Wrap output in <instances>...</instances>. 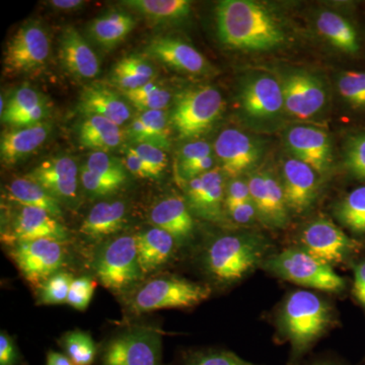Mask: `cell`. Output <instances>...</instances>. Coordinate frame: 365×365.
Here are the masks:
<instances>
[{
    "mask_svg": "<svg viewBox=\"0 0 365 365\" xmlns=\"http://www.w3.org/2000/svg\"><path fill=\"white\" fill-rule=\"evenodd\" d=\"M216 31L234 49L268 51L284 44L287 36L272 11L250 0H222L215 9Z\"/></svg>",
    "mask_w": 365,
    "mask_h": 365,
    "instance_id": "6da1fadb",
    "label": "cell"
},
{
    "mask_svg": "<svg viewBox=\"0 0 365 365\" xmlns=\"http://www.w3.org/2000/svg\"><path fill=\"white\" fill-rule=\"evenodd\" d=\"M334 322L327 300L309 290L287 295L278 314L281 335L292 346V359L299 361L325 335Z\"/></svg>",
    "mask_w": 365,
    "mask_h": 365,
    "instance_id": "7a4b0ae2",
    "label": "cell"
},
{
    "mask_svg": "<svg viewBox=\"0 0 365 365\" xmlns=\"http://www.w3.org/2000/svg\"><path fill=\"white\" fill-rule=\"evenodd\" d=\"M269 251L267 240L254 232L222 235L209 245L204 254V268L220 285L240 282L263 265Z\"/></svg>",
    "mask_w": 365,
    "mask_h": 365,
    "instance_id": "3957f363",
    "label": "cell"
},
{
    "mask_svg": "<svg viewBox=\"0 0 365 365\" xmlns=\"http://www.w3.org/2000/svg\"><path fill=\"white\" fill-rule=\"evenodd\" d=\"M237 102L242 122L256 133H273L288 118L279 79L269 72L244 74L237 86Z\"/></svg>",
    "mask_w": 365,
    "mask_h": 365,
    "instance_id": "277c9868",
    "label": "cell"
},
{
    "mask_svg": "<svg viewBox=\"0 0 365 365\" xmlns=\"http://www.w3.org/2000/svg\"><path fill=\"white\" fill-rule=\"evenodd\" d=\"M263 267L281 279L321 292L340 294L346 280L332 266L312 256L304 249H287L266 259Z\"/></svg>",
    "mask_w": 365,
    "mask_h": 365,
    "instance_id": "5b68a950",
    "label": "cell"
},
{
    "mask_svg": "<svg viewBox=\"0 0 365 365\" xmlns=\"http://www.w3.org/2000/svg\"><path fill=\"white\" fill-rule=\"evenodd\" d=\"M225 100L210 86L189 88L178 95L170 112V123L181 139L203 135L222 116Z\"/></svg>",
    "mask_w": 365,
    "mask_h": 365,
    "instance_id": "8992f818",
    "label": "cell"
},
{
    "mask_svg": "<svg viewBox=\"0 0 365 365\" xmlns=\"http://www.w3.org/2000/svg\"><path fill=\"white\" fill-rule=\"evenodd\" d=\"M211 294L210 287L176 277H160L148 281L132 295L129 309L140 314L168 309H188L198 306Z\"/></svg>",
    "mask_w": 365,
    "mask_h": 365,
    "instance_id": "52a82bcc",
    "label": "cell"
},
{
    "mask_svg": "<svg viewBox=\"0 0 365 365\" xmlns=\"http://www.w3.org/2000/svg\"><path fill=\"white\" fill-rule=\"evenodd\" d=\"M98 360V365H163L162 335L151 327H131L108 340Z\"/></svg>",
    "mask_w": 365,
    "mask_h": 365,
    "instance_id": "ba28073f",
    "label": "cell"
},
{
    "mask_svg": "<svg viewBox=\"0 0 365 365\" xmlns=\"http://www.w3.org/2000/svg\"><path fill=\"white\" fill-rule=\"evenodd\" d=\"M93 269L103 287L122 292L143 277L137 257L135 235H121L98 250Z\"/></svg>",
    "mask_w": 365,
    "mask_h": 365,
    "instance_id": "9c48e42d",
    "label": "cell"
},
{
    "mask_svg": "<svg viewBox=\"0 0 365 365\" xmlns=\"http://www.w3.org/2000/svg\"><path fill=\"white\" fill-rule=\"evenodd\" d=\"M277 78L282 88L287 117L307 121L325 111L329 102L328 88L314 72L300 68L281 69Z\"/></svg>",
    "mask_w": 365,
    "mask_h": 365,
    "instance_id": "30bf717a",
    "label": "cell"
},
{
    "mask_svg": "<svg viewBox=\"0 0 365 365\" xmlns=\"http://www.w3.org/2000/svg\"><path fill=\"white\" fill-rule=\"evenodd\" d=\"M213 148L225 176L234 179L258 169L266 153L265 141L237 128L223 129Z\"/></svg>",
    "mask_w": 365,
    "mask_h": 365,
    "instance_id": "8fae6325",
    "label": "cell"
},
{
    "mask_svg": "<svg viewBox=\"0 0 365 365\" xmlns=\"http://www.w3.org/2000/svg\"><path fill=\"white\" fill-rule=\"evenodd\" d=\"M50 55V40L44 26L26 21L14 34L4 56V72L9 76L30 73L45 66Z\"/></svg>",
    "mask_w": 365,
    "mask_h": 365,
    "instance_id": "7c38bea8",
    "label": "cell"
},
{
    "mask_svg": "<svg viewBox=\"0 0 365 365\" xmlns=\"http://www.w3.org/2000/svg\"><path fill=\"white\" fill-rule=\"evenodd\" d=\"M299 241L302 249L332 267L344 263L361 249L360 242L327 218L307 223L300 232Z\"/></svg>",
    "mask_w": 365,
    "mask_h": 365,
    "instance_id": "4fadbf2b",
    "label": "cell"
},
{
    "mask_svg": "<svg viewBox=\"0 0 365 365\" xmlns=\"http://www.w3.org/2000/svg\"><path fill=\"white\" fill-rule=\"evenodd\" d=\"M11 257L25 279L33 287H40L59 272L66 260V252L61 242L43 239L18 242L13 248Z\"/></svg>",
    "mask_w": 365,
    "mask_h": 365,
    "instance_id": "5bb4252c",
    "label": "cell"
},
{
    "mask_svg": "<svg viewBox=\"0 0 365 365\" xmlns=\"http://www.w3.org/2000/svg\"><path fill=\"white\" fill-rule=\"evenodd\" d=\"M247 180L259 222L272 230L287 227L290 212L279 175L270 169H257L250 173Z\"/></svg>",
    "mask_w": 365,
    "mask_h": 365,
    "instance_id": "9a60e30c",
    "label": "cell"
},
{
    "mask_svg": "<svg viewBox=\"0 0 365 365\" xmlns=\"http://www.w3.org/2000/svg\"><path fill=\"white\" fill-rule=\"evenodd\" d=\"M283 141L290 155L313 168L319 176L332 169L333 144L324 129L313 125H292L285 129Z\"/></svg>",
    "mask_w": 365,
    "mask_h": 365,
    "instance_id": "2e32d148",
    "label": "cell"
},
{
    "mask_svg": "<svg viewBox=\"0 0 365 365\" xmlns=\"http://www.w3.org/2000/svg\"><path fill=\"white\" fill-rule=\"evenodd\" d=\"M225 177L217 167L184 182L185 200L192 213L209 222H225Z\"/></svg>",
    "mask_w": 365,
    "mask_h": 365,
    "instance_id": "e0dca14e",
    "label": "cell"
},
{
    "mask_svg": "<svg viewBox=\"0 0 365 365\" xmlns=\"http://www.w3.org/2000/svg\"><path fill=\"white\" fill-rule=\"evenodd\" d=\"M279 177L290 213L302 215L313 207L319 195V174L313 168L289 155L282 160Z\"/></svg>",
    "mask_w": 365,
    "mask_h": 365,
    "instance_id": "ac0fdd59",
    "label": "cell"
},
{
    "mask_svg": "<svg viewBox=\"0 0 365 365\" xmlns=\"http://www.w3.org/2000/svg\"><path fill=\"white\" fill-rule=\"evenodd\" d=\"M78 165L66 155L44 160L26 176L38 182L59 202L66 204L78 199Z\"/></svg>",
    "mask_w": 365,
    "mask_h": 365,
    "instance_id": "d6986e66",
    "label": "cell"
},
{
    "mask_svg": "<svg viewBox=\"0 0 365 365\" xmlns=\"http://www.w3.org/2000/svg\"><path fill=\"white\" fill-rule=\"evenodd\" d=\"M145 55L182 73L206 76L213 71L202 53L175 37H157L151 40L146 46Z\"/></svg>",
    "mask_w": 365,
    "mask_h": 365,
    "instance_id": "ffe728a7",
    "label": "cell"
},
{
    "mask_svg": "<svg viewBox=\"0 0 365 365\" xmlns=\"http://www.w3.org/2000/svg\"><path fill=\"white\" fill-rule=\"evenodd\" d=\"M59 58L62 66L78 79H93L100 72L97 54L74 26H66L60 36Z\"/></svg>",
    "mask_w": 365,
    "mask_h": 365,
    "instance_id": "44dd1931",
    "label": "cell"
},
{
    "mask_svg": "<svg viewBox=\"0 0 365 365\" xmlns=\"http://www.w3.org/2000/svg\"><path fill=\"white\" fill-rule=\"evenodd\" d=\"M11 235L16 244L43 239L62 242L68 239V232L59 222L58 218L43 209L26 206H21L16 213Z\"/></svg>",
    "mask_w": 365,
    "mask_h": 365,
    "instance_id": "7402d4cb",
    "label": "cell"
},
{
    "mask_svg": "<svg viewBox=\"0 0 365 365\" xmlns=\"http://www.w3.org/2000/svg\"><path fill=\"white\" fill-rule=\"evenodd\" d=\"M78 110L85 116H100L122 126L131 119L129 105L104 85L86 86L78 98Z\"/></svg>",
    "mask_w": 365,
    "mask_h": 365,
    "instance_id": "603a6c76",
    "label": "cell"
},
{
    "mask_svg": "<svg viewBox=\"0 0 365 365\" xmlns=\"http://www.w3.org/2000/svg\"><path fill=\"white\" fill-rule=\"evenodd\" d=\"M150 220L153 227L169 232L179 244L191 239L195 227L186 200L178 196L165 197L155 204Z\"/></svg>",
    "mask_w": 365,
    "mask_h": 365,
    "instance_id": "cb8c5ba5",
    "label": "cell"
},
{
    "mask_svg": "<svg viewBox=\"0 0 365 365\" xmlns=\"http://www.w3.org/2000/svg\"><path fill=\"white\" fill-rule=\"evenodd\" d=\"M51 124L42 122L4 132L0 141V158L6 165H14L35 153L47 140Z\"/></svg>",
    "mask_w": 365,
    "mask_h": 365,
    "instance_id": "d4e9b609",
    "label": "cell"
},
{
    "mask_svg": "<svg viewBox=\"0 0 365 365\" xmlns=\"http://www.w3.org/2000/svg\"><path fill=\"white\" fill-rule=\"evenodd\" d=\"M137 257L143 274H148L165 265L174 253V237L158 227H151L135 235Z\"/></svg>",
    "mask_w": 365,
    "mask_h": 365,
    "instance_id": "484cf974",
    "label": "cell"
},
{
    "mask_svg": "<svg viewBox=\"0 0 365 365\" xmlns=\"http://www.w3.org/2000/svg\"><path fill=\"white\" fill-rule=\"evenodd\" d=\"M126 211V204L122 201H104L96 204L81 223V232L95 240L116 234L123 227Z\"/></svg>",
    "mask_w": 365,
    "mask_h": 365,
    "instance_id": "4316f807",
    "label": "cell"
},
{
    "mask_svg": "<svg viewBox=\"0 0 365 365\" xmlns=\"http://www.w3.org/2000/svg\"><path fill=\"white\" fill-rule=\"evenodd\" d=\"M316 25L322 37L336 49L348 55H355L359 52V38L356 29L340 14L324 9L317 16Z\"/></svg>",
    "mask_w": 365,
    "mask_h": 365,
    "instance_id": "83f0119b",
    "label": "cell"
},
{
    "mask_svg": "<svg viewBox=\"0 0 365 365\" xmlns=\"http://www.w3.org/2000/svg\"><path fill=\"white\" fill-rule=\"evenodd\" d=\"M124 138L121 126L100 116H85L78 126V141L83 148L109 151L118 148Z\"/></svg>",
    "mask_w": 365,
    "mask_h": 365,
    "instance_id": "f1b7e54d",
    "label": "cell"
},
{
    "mask_svg": "<svg viewBox=\"0 0 365 365\" xmlns=\"http://www.w3.org/2000/svg\"><path fill=\"white\" fill-rule=\"evenodd\" d=\"M135 26L136 20L132 14L109 11L91 21L88 33L98 45L112 49L126 39Z\"/></svg>",
    "mask_w": 365,
    "mask_h": 365,
    "instance_id": "f546056e",
    "label": "cell"
},
{
    "mask_svg": "<svg viewBox=\"0 0 365 365\" xmlns=\"http://www.w3.org/2000/svg\"><path fill=\"white\" fill-rule=\"evenodd\" d=\"M7 192L9 198L21 206L43 209L56 218L63 215L59 201L28 178H19L9 182Z\"/></svg>",
    "mask_w": 365,
    "mask_h": 365,
    "instance_id": "4dcf8cb0",
    "label": "cell"
},
{
    "mask_svg": "<svg viewBox=\"0 0 365 365\" xmlns=\"http://www.w3.org/2000/svg\"><path fill=\"white\" fill-rule=\"evenodd\" d=\"M122 4L148 20L163 24L184 21L192 7L189 0H126Z\"/></svg>",
    "mask_w": 365,
    "mask_h": 365,
    "instance_id": "1f68e13d",
    "label": "cell"
},
{
    "mask_svg": "<svg viewBox=\"0 0 365 365\" xmlns=\"http://www.w3.org/2000/svg\"><path fill=\"white\" fill-rule=\"evenodd\" d=\"M334 215L349 232L365 235V186L352 190L334 208Z\"/></svg>",
    "mask_w": 365,
    "mask_h": 365,
    "instance_id": "d6a6232c",
    "label": "cell"
},
{
    "mask_svg": "<svg viewBox=\"0 0 365 365\" xmlns=\"http://www.w3.org/2000/svg\"><path fill=\"white\" fill-rule=\"evenodd\" d=\"M59 345L74 365H93L98 359V346L85 331L76 329L66 332L60 338Z\"/></svg>",
    "mask_w": 365,
    "mask_h": 365,
    "instance_id": "836d02e7",
    "label": "cell"
},
{
    "mask_svg": "<svg viewBox=\"0 0 365 365\" xmlns=\"http://www.w3.org/2000/svg\"><path fill=\"white\" fill-rule=\"evenodd\" d=\"M337 90L343 101L357 111L365 110V72L343 71L337 78Z\"/></svg>",
    "mask_w": 365,
    "mask_h": 365,
    "instance_id": "e575fe53",
    "label": "cell"
},
{
    "mask_svg": "<svg viewBox=\"0 0 365 365\" xmlns=\"http://www.w3.org/2000/svg\"><path fill=\"white\" fill-rule=\"evenodd\" d=\"M343 165L354 179L365 182V129L346 139L343 145Z\"/></svg>",
    "mask_w": 365,
    "mask_h": 365,
    "instance_id": "d590c367",
    "label": "cell"
},
{
    "mask_svg": "<svg viewBox=\"0 0 365 365\" xmlns=\"http://www.w3.org/2000/svg\"><path fill=\"white\" fill-rule=\"evenodd\" d=\"M86 168L103 179L121 182L127 181L126 167L124 162L118 160L105 151H93L88 155Z\"/></svg>",
    "mask_w": 365,
    "mask_h": 365,
    "instance_id": "8d00e7d4",
    "label": "cell"
},
{
    "mask_svg": "<svg viewBox=\"0 0 365 365\" xmlns=\"http://www.w3.org/2000/svg\"><path fill=\"white\" fill-rule=\"evenodd\" d=\"M45 103H47L45 98L32 86H21L14 91L6 103V110L1 115L2 122L7 124L14 118L32 111Z\"/></svg>",
    "mask_w": 365,
    "mask_h": 365,
    "instance_id": "74e56055",
    "label": "cell"
},
{
    "mask_svg": "<svg viewBox=\"0 0 365 365\" xmlns=\"http://www.w3.org/2000/svg\"><path fill=\"white\" fill-rule=\"evenodd\" d=\"M182 365H259L225 349L192 350L185 353Z\"/></svg>",
    "mask_w": 365,
    "mask_h": 365,
    "instance_id": "f35d334b",
    "label": "cell"
},
{
    "mask_svg": "<svg viewBox=\"0 0 365 365\" xmlns=\"http://www.w3.org/2000/svg\"><path fill=\"white\" fill-rule=\"evenodd\" d=\"M73 280L72 275L64 271L55 273L39 287V304L46 306L66 304Z\"/></svg>",
    "mask_w": 365,
    "mask_h": 365,
    "instance_id": "ab89813d",
    "label": "cell"
},
{
    "mask_svg": "<svg viewBox=\"0 0 365 365\" xmlns=\"http://www.w3.org/2000/svg\"><path fill=\"white\" fill-rule=\"evenodd\" d=\"M96 288L97 282L93 278L88 276L76 278L72 282L66 304L76 311H86L93 299Z\"/></svg>",
    "mask_w": 365,
    "mask_h": 365,
    "instance_id": "60d3db41",
    "label": "cell"
},
{
    "mask_svg": "<svg viewBox=\"0 0 365 365\" xmlns=\"http://www.w3.org/2000/svg\"><path fill=\"white\" fill-rule=\"evenodd\" d=\"M112 71L125 72L148 81H155L157 76L155 67L150 63L148 56L139 54L128 55L120 59Z\"/></svg>",
    "mask_w": 365,
    "mask_h": 365,
    "instance_id": "b9f144b4",
    "label": "cell"
},
{
    "mask_svg": "<svg viewBox=\"0 0 365 365\" xmlns=\"http://www.w3.org/2000/svg\"><path fill=\"white\" fill-rule=\"evenodd\" d=\"M79 179H81V185H83L86 193L91 197L111 195L124 186L121 182L110 181V180L103 179V178L97 176V175L91 172L86 165H83L81 172H79Z\"/></svg>",
    "mask_w": 365,
    "mask_h": 365,
    "instance_id": "7bdbcfd3",
    "label": "cell"
},
{
    "mask_svg": "<svg viewBox=\"0 0 365 365\" xmlns=\"http://www.w3.org/2000/svg\"><path fill=\"white\" fill-rule=\"evenodd\" d=\"M132 148L136 151L137 155L143 158V162L146 163L151 174H153V179L155 180L160 178L163 173L167 169L168 163H169L165 150L158 148V146L148 143L135 144Z\"/></svg>",
    "mask_w": 365,
    "mask_h": 365,
    "instance_id": "ee69618b",
    "label": "cell"
},
{
    "mask_svg": "<svg viewBox=\"0 0 365 365\" xmlns=\"http://www.w3.org/2000/svg\"><path fill=\"white\" fill-rule=\"evenodd\" d=\"M138 118L167 145L168 148H170V131L173 126L169 113L165 110H153L141 112Z\"/></svg>",
    "mask_w": 365,
    "mask_h": 365,
    "instance_id": "f6af8a7d",
    "label": "cell"
},
{
    "mask_svg": "<svg viewBox=\"0 0 365 365\" xmlns=\"http://www.w3.org/2000/svg\"><path fill=\"white\" fill-rule=\"evenodd\" d=\"M212 155V148L205 140H196L185 144L178 155L177 168L195 163Z\"/></svg>",
    "mask_w": 365,
    "mask_h": 365,
    "instance_id": "bcb514c9",
    "label": "cell"
},
{
    "mask_svg": "<svg viewBox=\"0 0 365 365\" xmlns=\"http://www.w3.org/2000/svg\"><path fill=\"white\" fill-rule=\"evenodd\" d=\"M126 134L135 144H153L163 150H169L167 145L139 119L138 116L132 119L130 124L127 127Z\"/></svg>",
    "mask_w": 365,
    "mask_h": 365,
    "instance_id": "7dc6e473",
    "label": "cell"
},
{
    "mask_svg": "<svg viewBox=\"0 0 365 365\" xmlns=\"http://www.w3.org/2000/svg\"><path fill=\"white\" fill-rule=\"evenodd\" d=\"M252 200L248 180L239 177L230 179L225 189V209Z\"/></svg>",
    "mask_w": 365,
    "mask_h": 365,
    "instance_id": "c3c4849f",
    "label": "cell"
},
{
    "mask_svg": "<svg viewBox=\"0 0 365 365\" xmlns=\"http://www.w3.org/2000/svg\"><path fill=\"white\" fill-rule=\"evenodd\" d=\"M172 102V93L168 88L160 86L148 97L132 102L131 104L140 112L153 111V110H165Z\"/></svg>",
    "mask_w": 365,
    "mask_h": 365,
    "instance_id": "681fc988",
    "label": "cell"
},
{
    "mask_svg": "<svg viewBox=\"0 0 365 365\" xmlns=\"http://www.w3.org/2000/svg\"><path fill=\"white\" fill-rule=\"evenodd\" d=\"M23 364L20 350L11 336L2 330L0 333V365H21Z\"/></svg>",
    "mask_w": 365,
    "mask_h": 365,
    "instance_id": "f907efd6",
    "label": "cell"
},
{
    "mask_svg": "<svg viewBox=\"0 0 365 365\" xmlns=\"http://www.w3.org/2000/svg\"><path fill=\"white\" fill-rule=\"evenodd\" d=\"M227 213L237 225H251L259 220L258 211L252 200L227 208Z\"/></svg>",
    "mask_w": 365,
    "mask_h": 365,
    "instance_id": "816d5d0a",
    "label": "cell"
},
{
    "mask_svg": "<svg viewBox=\"0 0 365 365\" xmlns=\"http://www.w3.org/2000/svg\"><path fill=\"white\" fill-rule=\"evenodd\" d=\"M124 165L130 174L139 179L155 180L148 165L143 162V158L137 155L133 148H127Z\"/></svg>",
    "mask_w": 365,
    "mask_h": 365,
    "instance_id": "f5cc1de1",
    "label": "cell"
},
{
    "mask_svg": "<svg viewBox=\"0 0 365 365\" xmlns=\"http://www.w3.org/2000/svg\"><path fill=\"white\" fill-rule=\"evenodd\" d=\"M353 294L355 299L365 307V260L355 266Z\"/></svg>",
    "mask_w": 365,
    "mask_h": 365,
    "instance_id": "db71d44e",
    "label": "cell"
},
{
    "mask_svg": "<svg viewBox=\"0 0 365 365\" xmlns=\"http://www.w3.org/2000/svg\"><path fill=\"white\" fill-rule=\"evenodd\" d=\"M49 6L60 11H74V9H81L86 4L83 0H51L48 2Z\"/></svg>",
    "mask_w": 365,
    "mask_h": 365,
    "instance_id": "11a10c76",
    "label": "cell"
},
{
    "mask_svg": "<svg viewBox=\"0 0 365 365\" xmlns=\"http://www.w3.org/2000/svg\"><path fill=\"white\" fill-rule=\"evenodd\" d=\"M46 365H74L64 353L50 350L46 356Z\"/></svg>",
    "mask_w": 365,
    "mask_h": 365,
    "instance_id": "9f6ffc18",
    "label": "cell"
},
{
    "mask_svg": "<svg viewBox=\"0 0 365 365\" xmlns=\"http://www.w3.org/2000/svg\"><path fill=\"white\" fill-rule=\"evenodd\" d=\"M300 365H343L338 364V362L327 361V360H319V361L309 362V364H304Z\"/></svg>",
    "mask_w": 365,
    "mask_h": 365,
    "instance_id": "6f0895ef",
    "label": "cell"
}]
</instances>
